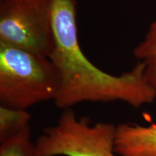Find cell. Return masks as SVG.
Masks as SVG:
<instances>
[{
  "mask_svg": "<svg viewBox=\"0 0 156 156\" xmlns=\"http://www.w3.org/2000/svg\"><path fill=\"white\" fill-rule=\"evenodd\" d=\"M30 128L0 143V156H41L30 140Z\"/></svg>",
  "mask_w": 156,
  "mask_h": 156,
  "instance_id": "8",
  "label": "cell"
},
{
  "mask_svg": "<svg viewBox=\"0 0 156 156\" xmlns=\"http://www.w3.org/2000/svg\"><path fill=\"white\" fill-rule=\"evenodd\" d=\"M134 56L145 64V76L156 92V19L151 23L143 41L133 50Z\"/></svg>",
  "mask_w": 156,
  "mask_h": 156,
  "instance_id": "6",
  "label": "cell"
},
{
  "mask_svg": "<svg viewBox=\"0 0 156 156\" xmlns=\"http://www.w3.org/2000/svg\"><path fill=\"white\" fill-rule=\"evenodd\" d=\"M60 76L50 58L0 42V106L27 110L54 101Z\"/></svg>",
  "mask_w": 156,
  "mask_h": 156,
  "instance_id": "2",
  "label": "cell"
},
{
  "mask_svg": "<svg viewBox=\"0 0 156 156\" xmlns=\"http://www.w3.org/2000/svg\"><path fill=\"white\" fill-rule=\"evenodd\" d=\"M115 151L119 156H156V125L119 124Z\"/></svg>",
  "mask_w": 156,
  "mask_h": 156,
  "instance_id": "5",
  "label": "cell"
},
{
  "mask_svg": "<svg viewBox=\"0 0 156 156\" xmlns=\"http://www.w3.org/2000/svg\"><path fill=\"white\" fill-rule=\"evenodd\" d=\"M30 119L27 110L0 106V143L30 128Z\"/></svg>",
  "mask_w": 156,
  "mask_h": 156,
  "instance_id": "7",
  "label": "cell"
},
{
  "mask_svg": "<svg viewBox=\"0 0 156 156\" xmlns=\"http://www.w3.org/2000/svg\"><path fill=\"white\" fill-rule=\"evenodd\" d=\"M52 0H0V42L50 58L55 38Z\"/></svg>",
  "mask_w": 156,
  "mask_h": 156,
  "instance_id": "4",
  "label": "cell"
},
{
  "mask_svg": "<svg viewBox=\"0 0 156 156\" xmlns=\"http://www.w3.org/2000/svg\"><path fill=\"white\" fill-rule=\"evenodd\" d=\"M55 38L51 60L60 76V87L54 99L62 109L83 102L122 101L138 108L153 103L156 92L145 76V64L138 61L131 70L111 75L95 65L81 49L77 25L75 0H52Z\"/></svg>",
  "mask_w": 156,
  "mask_h": 156,
  "instance_id": "1",
  "label": "cell"
},
{
  "mask_svg": "<svg viewBox=\"0 0 156 156\" xmlns=\"http://www.w3.org/2000/svg\"><path fill=\"white\" fill-rule=\"evenodd\" d=\"M116 126L92 124L64 109L57 122L48 126L36 141L41 156H119L115 151Z\"/></svg>",
  "mask_w": 156,
  "mask_h": 156,
  "instance_id": "3",
  "label": "cell"
}]
</instances>
